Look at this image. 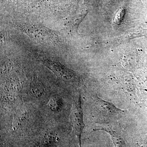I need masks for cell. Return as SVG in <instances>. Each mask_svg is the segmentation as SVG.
Instances as JSON below:
<instances>
[{"label":"cell","mask_w":147,"mask_h":147,"mask_svg":"<svg viewBox=\"0 0 147 147\" xmlns=\"http://www.w3.org/2000/svg\"><path fill=\"white\" fill-rule=\"evenodd\" d=\"M125 13V10L123 8H120L117 12L115 16L114 21L116 24L119 25L122 20Z\"/></svg>","instance_id":"obj_4"},{"label":"cell","mask_w":147,"mask_h":147,"mask_svg":"<svg viewBox=\"0 0 147 147\" xmlns=\"http://www.w3.org/2000/svg\"><path fill=\"white\" fill-rule=\"evenodd\" d=\"M71 117L74 132L79 140L80 147H82L81 136L84 128V123L80 92L76 94L74 97Z\"/></svg>","instance_id":"obj_2"},{"label":"cell","mask_w":147,"mask_h":147,"mask_svg":"<svg viewBox=\"0 0 147 147\" xmlns=\"http://www.w3.org/2000/svg\"><path fill=\"white\" fill-rule=\"evenodd\" d=\"M96 122L100 125H111L123 117L126 111L118 108L112 102L96 95L94 97Z\"/></svg>","instance_id":"obj_1"},{"label":"cell","mask_w":147,"mask_h":147,"mask_svg":"<svg viewBox=\"0 0 147 147\" xmlns=\"http://www.w3.org/2000/svg\"><path fill=\"white\" fill-rule=\"evenodd\" d=\"M95 128V131L102 130L108 132L111 136L115 147H129L124 138L118 131L113 129L112 125H99Z\"/></svg>","instance_id":"obj_3"}]
</instances>
